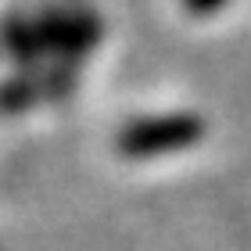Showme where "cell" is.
I'll list each match as a JSON object with an SVG mask.
<instances>
[{"mask_svg": "<svg viewBox=\"0 0 251 251\" xmlns=\"http://www.w3.org/2000/svg\"><path fill=\"white\" fill-rule=\"evenodd\" d=\"M204 136V122L198 115H158V119H136L119 133L115 147L122 158H158L179 147H190Z\"/></svg>", "mask_w": 251, "mask_h": 251, "instance_id": "cell-1", "label": "cell"}, {"mask_svg": "<svg viewBox=\"0 0 251 251\" xmlns=\"http://www.w3.org/2000/svg\"><path fill=\"white\" fill-rule=\"evenodd\" d=\"M226 4V0H183V7L190 11V15H198V18H204V15H215Z\"/></svg>", "mask_w": 251, "mask_h": 251, "instance_id": "cell-2", "label": "cell"}]
</instances>
